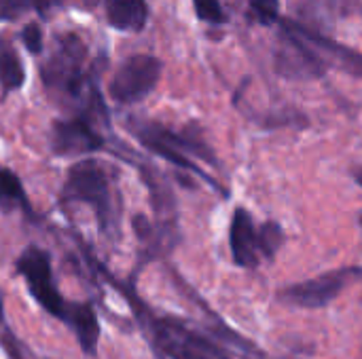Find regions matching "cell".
<instances>
[{"label": "cell", "mask_w": 362, "mask_h": 359, "mask_svg": "<svg viewBox=\"0 0 362 359\" xmlns=\"http://www.w3.org/2000/svg\"><path fill=\"white\" fill-rule=\"evenodd\" d=\"M354 180L362 186V167H356V169H354Z\"/></svg>", "instance_id": "44dd1931"}, {"label": "cell", "mask_w": 362, "mask_h": 359, "mask_svg": "<svg viewBox=\"0 0 362 359\" xmlns=\"http://www.w3.org/2000/svg\"><path fill=\"white\" fill-rule=\"evenodd\" d=\"M248 2H250L255 17L261 23L274 25L280 19V0H248Z\"/></svg>", "instance_id": "ac0fdd59"}, {"label": "cell", "mask_w": 362, "mask_h": 359, "mask_svg": "<svg viewBox=\"0 0 362 359\" xmlns=\"http://www.w3.org/2000/svg\"><path fill=\"white\" fill-rule=\"evenodd\" d=\"M59 201L89 205L100 235L108 241L121 239V190L117 188V171L98 159H81L66 171Z\"/></svg>", "instance_id": "7a4b0ae2"}, {"label": "cell", "mask_w": 362, "mask_h": 359, "mask_svg": "<svg viewBox=\"0 0 362 359\" xmlns=\"http://www.w3.org/2000/svg\"><path fill=\"white\" fill-rule=\"evenodd\" d=\"M15 271L23 279L30 296L38 303V307L45 313H49L51 317L64 322L72 300H66L59 294V288H57L55 275H53L51 254L38 245H28L19 254V258L15 262Z\"/></svg>", "instance_id": "3957f363"}, {"label": "cell", "mask_w": 362, "mask_h": 359, "mask_svg": "<svg viewBox=\"0 0 362 359\" xmlns=\"http://www.w3.org/2000/svg\"><path fill=\"white\" fill-rule=\"evenodd\" d=\"M57 2L59 0H0V19L13 21L28 11H38L40 15H45Z\"/></svg>", "instance_id": "9a60e30c"}, {"label": "cell", "mask_w": 362, "mask_h": 359, "mask_svg": "<svg viewBox=\"0 0 362 359\" xmlns=\"http://www.w3.org/2000/svg\"><path fill=\"white\" fill-rule=\"evenodd\" d=\"M4 303H2V294H0V324H2V320H4V307H2Z\"/></svg>", "instance_id": "7402d4cb"}, {"label": "cell", "mask_w": 362, "mask_h": 359, "mask_svg": "<svg viewBox=\"0 0 362 359\" xmlns=\"http://www.w3.org/2000/svg\"><path fill=\"white\" fill-rule=\"evenodd\" d=\"M161 61L153 55H132L127 57L112 74L108 83V95L121 104L132 106L148 97L159 78H161Z\"/></svg>", "instance_id": "277c9868"}, {"label": "cell", "mask_w": 362, "mask_h": 359, "mask_svg": "<svg viewBox=\"0 0 362 359\" xmlns=\"http://www.w3.org/2000/svg\"><path fill=\"white\" fill-rule=\"evenodd\" d=\"M106 21L119 32H142L148 21L146 0H104Z\"/></svg>", "instance_id": "8fae6325"}, {"label": "cell", "mask_w": 362, "mask_h": 359, "mask_svg": "<svg viewBox=\"0 0 362 359\" xmlns=\"http://www.w3.org/2000/svg\"><path fill=\"white\" fill-rule=\"evenodd\" d=\"M21 42L25 44V49L32 53V55H38L42 51V28L32 21L28 23L23 30H21Z\"/></svg>", "instance_id": "ffe728a7"}, {"label": "cell", "mask_w": 362, "mask_h": 359, "mask_svg": "<svg viewBox=\"0 0 362 359\" xmlns=\"http://www.w3.org/2000/svg\"><path fill=\"white\" fill-rule=\"evenodd\" d=\"M282 42L278 55V72L288 78H318L325 74V63L316 53L305 44L301 36H297L284 21H282Z\"/></svg>", "instance_id": "52a82bcc"}, {"label": "cell", "mask_w": 362, "mask_h": 359, "mask_svg": "<svg viewBox=\"0 0 362 359\" xmlns=\"http://www.w3.org/2000/svg\"><path fill=\"white\" fill-rule=\"evenodd\" d=\"M146 326L151 330V339L155 349L170 359H210L204 353H199L197 349H193L191 345H187L170 326L168 317H153L146 315Z\"/></svg>", "instance_id": "30bf717a"}, {"label": "cell", "mask_w": 362, "mask_h": 359, "mask_svg": "<svg viewBox=\"0 0 362 359\" xmlns=\"http://www.w3.org/2000/svg\"><path fill=\"white\" fill-rule=\"evenodd\" d=\"M106 146L104 135L85 116L57 118L49 131V148L55 157H85Z\"/></svg>", "instance_id": "8992f818"}, {"label": "cell", "mask_w": 362, "mask_h": 359, "mask_svg": "<svg viewBox=\"0 0 362 359\" xmlns=\"http://www.w3.org/2000/svg\"><path fill=\"white\" fill-rule=\"evenodd\" d=\"M64 324L74 332L81 351L89 358H95L98 347H100V336H102L95 309L89 303H72Z\"/></svg>", "instance_id": "9c48e42d"}, {"label": "cell", "mask_w": 362, "mask_h": 359, "mask_svg": "<svg viewBox=\"0 0 362 359\" xmlns=\"http://www.w3.org/2000/svg\"><path fill=\"white\" fill-rule=\"evenodd\" d=\"M297 36H301L303 40H308V42H312V44H316V47H320V49H325V51H329L337 61H341V66L348 70V72H352V74H362V55L358 51H354V49H348V47H344V44H339L337 40H331V38H327V36H322L320 32H312V30H308V28H303V25H299V23H293V21H288V19H282Z\"/></svg>", "instance_id": "7c38bea8"}, {"label": "cell", "mask_w": 362, "mask_h": 359, "mask_svg": "<svg viewBox=\"0 0 362 359\" xmlns=\"http://www.w3.org/2000/svg\"><path fill=\"white\" fill-rule=\"evenodd\" d=\"M361 222H362V218H361Z\"/></svg>", "instance_id": "603a6c76"}, {"label": "cell", "mask_w": 362, "mask_h": 359, "mask_svg": "<svg viewBox=\"0 0 362 359\" xmlns=\"http://www.w3.org/2000/svg\"><path fill=\"white\" fill-rule=\"evenodd\" d=\"M0 345L4 347V351H6V355L11 359H42L38 358L36 353H32L15 334H11L8 330H4L2 334H0Z\"/></svg>", "instance_id": "d6986e66"}, {"label": "cell", "mask_w": 362, "mask_h": 359, "mask_svg": "<svg viewBox=\"0 0 362 359\" xmlns=\"http://www.w3.org/2000/svg\"><path fill=\"white\" fill-rule=\"evenodd\" d=\"M193 6H195V15L202 21H208V23H225L227 21L221 0H193Z\"/></svg>", "instance_id": "e0dca14e"}, {"label": "cell", "mask_w": 362, "mask_h": 359, "mask_svg": "<svg viewBox=\"0 0 362 359\" xmlns=\"http://www.w3.org/2000/svg\"><path fill=\"white\" fill-rule=\"evenodd\" d=\"M85 42L72 32L59 34L51 53L40 63V78L53 102L76 108L78 116L89 121L91 116H98L106 123L108 112L98 91L95 78L85 70Z\"/></svg>", "instance_id": "6da1fadb"}, {"label": "cell", "mask_w": 362, "mask_h": 359, "mask_svg": "<svg viewBox=\"0 0 362 359\" xmlns=\"http://www.w3.org/2000/svg\"><path fill=\"white\" fill-rule=\"evenodd\" d=\"M229 248L233 262L242 269H257L261 262L259 231L248 209L235 207L229 224Z\"/></svg>", "instance_id": "ba28073f"}, {"label": "cell", "mask_w": 362, "mask_h": 359, "mask_svg": "<svg viewBox=\"0 0 362 359\" xmlns=\"http://www.w3.org/2000/svg\"><path fill=\"white\" fill-rule=\"evenodd\" d=\"M358 277H362V269L331 271L320 277L284 288L280 292V300L299 309H322L329 303H333L346 290V286H350Z\"/></svg>", "instance_id": "5b68a950"}, {"label": "cell", "mask_w": 362, "mask_h": 359, "mask_svg": "<svg viewBox=\"0 0 362 359\" xmlns=\"http://www.w3.org/2000/svg\"><path fill=\"white\" fill-rule=\"evenodd\" d=\"M0 212L2 214L23 212L32 216V205L28 201V195L19 176L6 167H0Z\"/></svg>", "instance_id": "5bb4252c"}, {"label": "cell", "mask_w": 362, "mask_h": 359, "mask_svg": "<svg viewBox=\"0 0 362 359\" xmlns=\"http://www.w3.org/2000/svg\"><path fill=\"white\" fill-rule=\"evenodd\" d=\"M282 241H284V231L280 229V224L265 222L259 229V250H261V256L272 260L276 256V252L280 250Z\"/></svg>", "instance_id": "2e32d148"}, {"label": "cell", "mask_w": 362, "mask_h": 359, "mask_svg": "<svg viewBox=\"0 0 362 359\" xmlns=\"http://www.w3.org/2000/svg\"><path fill=\"white\" fill-rule=\"evenodd\" d=\"M25 83V68L13 44L0 36V89L2 95L19 91Z\"/></svg>", "instance_id": "4fadbf2b"}]
</instances>
